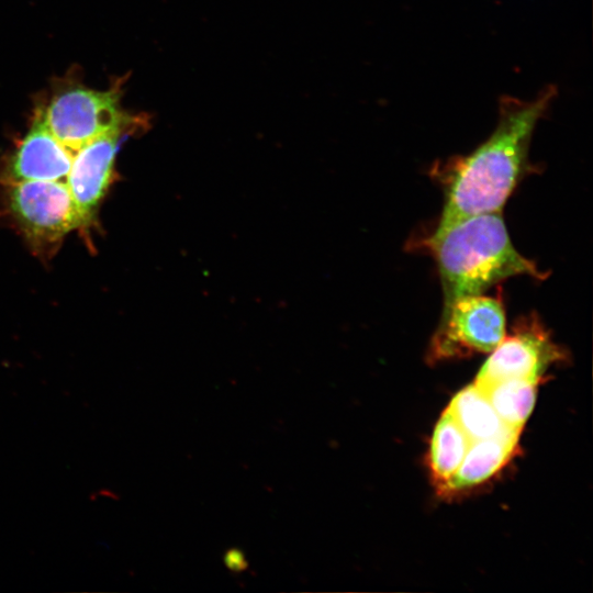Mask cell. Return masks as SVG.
<instances>
[{"instance_id": "10", "label": "cell", "mask_w": 593, "mask_h": 593, "mask_svg": "<svg viewBox=\"0 0 593 593\" xmlns=\"http://www.w3.org/2000/svg\"><path fill=\"white\" fill-rule=\"evenodd\" d=\"M447 410L470 440L490 438L515 429L502 422L474 382L458 392Z\"/></svg>"}, {"instance_id": "7", "label": "cell", "mask_w": 593, "mask_h": 593, "mask_svg": "<svg viewBox=\"0 0 593 593\" xmlns=\"http://www.w3.org/2000/svg\"><path fill=\"white\" fill-rule=\"evenodd\" d=\"M138 130L141 128L118 127L108 131L74 155L66 184L78 210L82 228L93 222L101 200L110 187L120 144Z\"/></svg>"}, {"instance_id": "12", "label": "cell", "mask_w": 593, "mask_h": 593, "mask_svg": "<svg viewBox=\"0 0 593 593\" xmlns=\"http://www.w3.org/2000/svg\"><path fill=\"white\" fill-rule=\"evenodd\" d=\"M535 379H506L479 385L502 422L521 429L533 411L537 383Z\"/></svg>"}, {"instance_id": "1", "label": "cell", "mask_w": 593, "mask_h": 593, "mask_svg": "<svg viewBox=\"0 0 593 593\" xmlns=\"http://www.w3.org/2000/svg\"><path fill=\"white\" fill-rule=\"evenodd\" d=\"M557 96L546 86L534 100L502 96L493 133L468 155H456L436 163L430 170L444 192V205L436 230L466 217L502 212L529 169L528 153L538 121Z\"/></svg>"}, {"instance_id": "8", "label": "cell", "mask_w": 593, "mask_h": 593, "mask_svg": "<svg viewBox=\"0 0 593 593\" xmlns=\"http://www.w3.org/2000/svg\"><path fill=\"white\" fill-rule=\"evenodd\" d=\"M74 155L35 110L27 133L4 164L1 179L4 184L32 180L66 182Z\"/></svg>"}, {"instance_id": "13", "label": "cell", "mask_w": 593, "mask_h": 593, "mask_svg": "<svg viewBox=\"0 0 593 593\" xmlns=\"http://www.w3.org/2000/svg\"><path fill=\"white\" fill-rule=\"evenodd\" d=\"M225 563L233 571H242L246 567V561L240 551L233 549L226 552Z\"/></svg>"}, {"instance_id": "5", "label": "cell", "mask_w": 593, "mask_h": 593, "mask_svg": "<svg viewBox=\"0 0 593 593\" xmlns=\"http://www.w3.org/2000/svg\"><path fill=\"white\" fill-rule=\"evenodd\" d=\"M505 312L496 298L465 295L444 305L430 344L434 360L491 353L505 336Z\"/></svg>"}, {"instance_id": "6", "label": "cell", "mask_w": 593, "mask_h": 593, "mask_svg": "<svg viewBox=\"0 0 593 593\" xmlns=\"http://www.w3.org/2000/svg\"><path fill=\"white\" fill-rule=\"evenodd\" d=\"M562 357L549 333L534 315L516 320L510 335L491 351L474 383L484 385L506 379L539 380L544 371Z\"/></svg>"}, {"instance_id": "2", "label": "cell", "mask_w": 593, "mask_h": 593, "mask_svg": "<svg viewBox=\"0 0 593 593\" xmlns=\"http://www.w3.org/2000/svg\"><path fill=\"white\" fill-rule=\"evenodd\" d=\"M426 244L437 264L444 305L465 295L482 294L510 277L545 278L513 246L502 212L472 215L435 230Z\"/></svg>"}, {"instance_id": "3", "label": "cell", "mask_w": 593, "mask_h": 593, "mask_svg": "<svg viewBox=\"0 0 593 593\" xmlns=\"http://www.w3.org/2000/svg\"><path fill=\"white\" fill-rule=\"evenodd\" d=\"M121 83L94 90L64 81L55 86L45 103L35 109L51 133L70 152L118 127H146L147 119L121 108Z\"/></svg>"}, {"instance_id": "11", "label": "cell", "mask_w": 593, "mask_h": 593, "mask_svg": "<svg viewBox=\"0 0 593 593\" xmlns=\"http://www.w3.org/2000/svg\"><path fill=\"white\" fill-rule=\"evenodd\" d=\"M471 440L446 410L436 424L429 450V466L439 489L446 486L455 474Z\"/></svg>"}, {"instance_id": "9", "label": "cell", "mask_w": 593, "mask_h": 593, "mask_svg": "<svg viewBox=\"0 0 593 593\" xmlns=\"http://www.w3.org/2000/svg\"><path fill=\"white\" fill-rule=\"evenodd\" d=\"M521 430L511 429L501 435L471 440L462 462L449 480L446 490L458 491L482 483L515 454Z\"/></svg>"}, {"instance_id": "4", "label": "cell", "mask_w": 593, "mask_h": 593, "mask_svg": "<svg viewBox=\"0 0 593 593\" xmlns=\"http://www.w3.org/2000/svg\"><path fill=\"white\" fill-rule=\"evenodd\" d=\"M8 209L37 250H51L82 223L65 181L32 180L5 184Z\"/></svg>"}]
</instances>
